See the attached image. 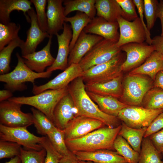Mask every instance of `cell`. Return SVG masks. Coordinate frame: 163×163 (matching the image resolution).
<instances>
[{
	"label": "cell",
	"instance_id": "6da1fadb",
	"mask_svg": "<svg viewBox=\"0 0 163 163\" xmlns=\"http://www.w3.org/2000/svg\"><path fill=\"white\" fill-rule=\"evenodd\" d=\"M68 88L74 102L75 117L82 116L95 119L101 121L110 128H115L121 125V121L117 117L102 112L90 98L82 77L72 81Z\"/></svg>",
	"mask_w": 163,
	"mask_h": 163
},
{
	"label": "cell",
	"instance_id": "7a4b0ae2",
	"mask_svg": "<svg viewBox=\"0 0 163 163\" xmlns=\"http://www.w3.org/2000/svg\"><path fill=\"white\" fill-rule=\"evenodd\" d=\"M121 124L114 128L106 126L95 130L75 139L65 140L68 149L76 152H90L101 149L114 150V142L121 128Z\"/></svg>",
	"mask_w": 163,
	"mask_h": 163
},
{
	"label": "cell",
	"instance_id": "3957f363",
	"mask_svg": "<svg viewBox=\"0 0 163 163\" xmlns=\"http://www.w3.org/2000/svg\"><path fill=\"white\" fill-rule=\"evenodd\" d=\"M16 56L18 63L14 69L8 73L0 75V81L5 83L7 89L11 92L23 91L27 88L25 82H30L34 84L36 79L48 78L51 76L52 72L46 71L39 73L32 71L25 65L18 53Z\"/></svg>",
	"mask_w": 163,
	"mask_h": 163
},
{
	"label": "cell",
	"instance_id": "277c9868",
	"mask_svg": "<svg viewBox=\"0 0 163 163\" xmlns=\"http://www.w3.org/2000/svg\"><path fill=\"white\" fill-rule=\"evenodd\" d=\"M153 83L147 75L128 74L123 78L122 95L119 100L128 106H141L145 95L153 87Z\"/></svg>",
	"mask_w": 163,
	"mask_h": 163
},
{
	"label": "cell",
	"instance_id": "5b68a950",
	"mask_svg": "<svg viewBox=\"0 0 163 163\" xmlns=\"http://www.w3.org/2000/svg\"><path fill=\"white\" fill-rule=\"evenodd\" d=\"M68 92L67 86L57 90H46L31 96L11 97L8 100L32 106L44 113L54 123V108L60 99Z\"/></svg>",
	"mask_w": 163,
	"mask_h": 163
},
{
	"label": "cell",
	"instance_id": "8992f818",
	"mask_svg": "<svg viewBox=\"0 0 163 163\" xmlns=\"http://www.w3.org/2000/svg\"><path fill=\"white\" fill-rule=\"evenodd\" d=\"M126 58L125 52L122 51L109 61L83 71L81 77L84 83L109 81L119 76L123 73L121 66Z\"/></svg>",
	"mask_w": 163,
	"mask_h": 163
},
{
	"label": "cell",
	"instance_id": "52a82bcc",
	"mask_svg": "<svg viewBox=\"0 0 163 163\" xmlns=\"http://www.w3.org/2000/svg\"><path fill=\"white\" fill-rule=\"evenodd\" d=\"M117 42L103 38L96 44L83 57L79 64L83 71L111 60L122 51Z\"/></svg>",
	"mask_w": 163,
	"mask_h": 163
},
{
	"label": "cell",
	"instance_id": "ba28073f",
	"mask_svg": "<svg viewBox=\"0 0 163 163\" xmlns=\"http://www.w3.org/2000/svg\"><path fill=\"white\" fill-rule=\"evenodd\" d=\"M162 112V109H151L142 106H129L122 109L117 117L128 126L140 129L148 127Z\"/></svg>",
	"mask_w": 163,
	"mask_h": 163
},
{
	"label": "cell",
	"instance_id": "9c48e42d",
	"mask_svg": "<svg viewBox=\"0 0 163 163\" xmlns=\"http://www.w3.org/2000/svg\"><path fill=\"white\" fill-rule=\"evenodd\" d=\"M22 105L8 100L0 102V124L11 127H27L33 124L32 113L23 112Z\"/></svg>",
	"mask_w": 163,
	"mask_h": 163
},
{
	"label": "cell",
	"instance_id": "30bf717a",
	"mask_svg": "<svg viewBox=\"0 0 163 163\" xmlns=\"http://www.w3.org/2000/svg\"><path fill=\"white\" fill-rule=\"evenodd\" d=\"M42 137L37 136L29 132L25 127H11L0 124V140L16 143L27 150L40 151Z\"/></svg>",
	"mask_w": 163,
	"mask_h": 163
},
{
	"label": "cell",
	"instance_id": "8fae6325",
	"mask_svg": "<svg viewBox=\"0 0 163 163\" xmlns=\"http://www.w3.org/2000/svg\"><path fill=\"white\" fill-rule=\"evenodd\" d=\"M120 48L126 55V59L121 66L123 72L129 71L139 66L155 51L153 45L145 42L129 43Z\"/></svg>",
	"mask_w": 163,
	"mask_h": 163
},
{
	"label": "cell",
	"instance_id": "7c38bea8",
	"mask_svg": "<svg viewBox=\"0 0 163 163\" xmlns=\"http://www.w3.org/2000/svg\"><path fill=\"white\" fill-rule=\"evenodd\" d=\"M120 29V36L117 43L118 47L131 43H142L146 40V34L140 18L128 21L122 17L117 20Z\"/></svg>",
	"mask_w": 163,
	"mask_h": 163
},
{
	"label": "cell",
	"instance_id": "4fadbf2b",
	"mask_svg": "<svg viewBox=\"0 0 163 163\" xmlns=\"http://www.w3.org/2000/svg\"><path fill=\"white\" fill-rule=\"evenodd\" d=\"M83 72L79 64H72L47 83L39 86L33 84L32 92L36 95L48 90H57L65 88L74 79L81 77Z\"/></svg>",
	"mask_w": 163,
	"mask_h": 163
},
{
	"label": "cell",
	"instance_id": "5bb4252c",
	"mask_svg": "<svg viewBox=\"0 0 163 163\" xmlns=\"http://www.w3.org/2000/svg\"><path fill=\"white\" fill-rule=\"evenodd\" d=\"M104 125L102 122L95 119L82 116L75 117L64 130L65 140L82 137Z\"/></svg>",
	"mask_w": 163,
	"mask_h": 163
},
{
	"label": "cell",
	"instance_id": "9a60e30c",
	"mask_svg": "<svg viewBox=\"0 0 163 163\" xmlns=\"http://www.w3.org/2000/svg\"><path fill=\"white\" fill-rule=\"evenodd\" d=\"M72 35L71 26L65 22L62 33L56 35L58 45L56 57L53 64L47 68L46 71L52 72L57 70L64 71L68 67L69 46Z\"/></svg>",
	"mask_w": 163,
	"mask_h": 163
},
{
	"label": "cell",
	"instance_id": "2e32d148",
	"mask_svg": "<svg viewBox=\"0 0 163 163\" xmlns=\"http://www.w3.org/2000/svg\"><path fill=\"white\" fill-rule=\"evenodd\" d=\"M30 20V27L27 32V39L21 48L22 56L36 52L38 45L46 38L50 35L43 31L37 22L36 13L32 8L27 12Z\"/></svg>",
	"mask_w": 163,
	"mask_h": 163
},
{
	"label": "cell",
	"instance_id": "e0dca14e",
	"mask_svg": "<svg viewBox=\"0 0 163 163\" xmlns=\"http://www.w3.org/2000/svg\"><path fill=\"white\" fill-rule=\"evenodd\" d=\"M117 22H109L97 16L91 19L84 28L85 33L97 35L104 39L117 42L120 33Z\"/></svg>",
	"mask_w": 163,
	"mask_h": 163
},
{
	"label": "cell",
	"instance_id": "ac0fdd59",
	"mask_svg": "<svg viewBox=\"0 0 163 163\" xmlns=\"http://www.w3.org/2000/svg\"><path fill=\"white\" fill-rule=\"evenodd\" d=\"M52 38V36H50L47 44L40 50L22 56L25 65L32 71L43 72L46 67L53 63L55 59L50 51Z\"/></svg>",
	"mask_w": 163,
	"mask_h": 163
},
{
	"label": "cell",
	"instance_id": "d6986e66",
	"mask_svg": "<svg viewBox=\"0 0 163 163\" xmlns=\"http://www.w3.org/2000/svg\"><path fill=\"white\" fill-rule=\"evenodd\" d=\"M103 38L101 36L86 33L82 31L70 52L68 66L73 63L79 64L85 54Z\"/></svg>",
	"mask_w": 163,
	"mask_h": 163
},
{
	"label": "cell",
	"instance_id": "ffe728a7",
	"mask_svg": "<svg viewBox=\"0 0 163 163\" xmlns=\"http://www.w3.org/2000/svg\"><path fill=\"white\" fill-rule=\"evenodd\" d=\"M63 0H48L46 16L48 28L47 32L50 35H56L63 28L65 23V8Z\"/></svg>",
	"mask_w": 163,
	"mask_h": 163
},
{
	"label": "cell",
	"instance_id": "44dd1931",
	"mask_svg": "<svg viewBox=\"0 0 163 163\" xmlns=\"http://www.w3.org/2000/svg\"><path fill=\"white\" fill-rule=\"evenodd\" d=\"M74 110L73 100L68 92L60 99L54 108V123L56 126L64 130L75 117Z\"/></svg>",
	"mask_w": 163,
	"mask_h": 163
},
{
	"label": "cell",
	"instance_id": "7402d4cb",
	"mask_svg": "<svg viewBox=\"0 0 163 163\" xmlns=\"http://www.w3.org/2000/svg\"><path fill=\"white\" fill-rule=\"evenodd\" d=\"M123 73L110 80L85 84L86 91L119 99L123 91Z\"/></svg>",
	"mask_w": 163,
	"mask_h": 163
},
{
	"label": "cell",
	"instance_id": "603a6c76",
	"mask_svg": "<svg viewBox=\"0 0 163 163\" xmlns=\"http://www.w3.org/2000/svg\"><path fill=\"white\" fill-rule=\"evenodd\" d=\"M73 153L79 160L91 161L94 163H128L117 152L107 149Z\"/></svg>",
	"mask_w": 163,
	"mask_h": 163
},
{
	"label": "cell",
	"instance_id": "cb8c5ba5",
	"mask_svg": "<svg viewBox=\"0 0 163 163\" xmlns=\"http://www.w3.org/2000/svg\"><path fill=\"white\" fill-rule=\"evenodd\" d=\"M163 69V55L155 51L142 65L131 70L128 74L146 75L154 81L156 74Z\"/></svg>",
	"mask_w": 163,
	"mask_h": 163
},
{
	"label": "cell",
	"instance_id": "d4e9b609",
	"mask_svg": "<svg viewBox=\"0 0 163 163\" xmlns=\"http://www.w3.org/2000/svg\"><path fill=\"white\" fill-rule=\"evenodd\" d=\"M86 92L91 100L97 104L100 109L108 115L117 117L122 109L129 106L113 97Z\"/></svg>",
	"mask_w": 163,
	"mask_h": 163
},
{
	"label": "cell",
	"instance_id": "484cf974",
	"mask_svg": "<svg viewBox=\"0 0 163 163\" xmlns=\"http://www.w3.org/2000/svg\"><path fill=\"white\" fill-rule=\"evenodd\" d=\"M31 2L28 0H0V23L6 24L10 23V15L14 10L21 11L23 12L28 21H30L26 13L31 9Z\"/></svg>",
	"mask_w": 163,
	"mask_h": 163
},
{
	"label": "cell",
	"instance_id": "4316f807",
	"mask_svg": "<svg viewBox=\"0 0 163 163\" xmlns=\"http://www.w3.org/2000/svg\"><path fill=\"white\" fill-rule=\"evenodd\" d=\"M95 7L97 16L108 21L117 22L120 17L125 19L124 13L116 0H96Z\"/></svg>",
	"mask_w": 163,
	"mask_h": 163
},
{
	"label": "cell",
	"instance_id": "83f0119b",
	"mask_svg": "<svg viewBox=\"0 0 163 163\" xmlns=\"http://www.w3.org/2000/svg\"><path fill=\"white\" fill-rule=\"evenodd\" d=\"M96 0H65L64 14L66 17L71 12L77 11L83 12L91 19L96 17L97 11L95 7Z\"/></svg>",
	"mask_w": 163,
	"mask_h": 163
},
{
	"label": "cell",
	"instance_id": "f1b7e54d",
	"mask_svg": "<svg viewBox=\"0 0 163 163\" xmlns=\"http://www.w3.org/2000/svg\"><path fill=\"white\" fill-rule=\"evenodd\" d=\"M147 128H132L121 121V127L118 135L125 139L135 150L140 153L142 140Z\"/></svg>",
	"mask_w": 163,
	"mask_h": 163
},
{
	"label": "cell",
	"instance_id": "f546056e",
	"mask_svg": "<svg viewBox=\"0 0 163 163\" xmlns=\"http://www.w3.org/2000/svg\"><path fill=\"white\" fill-rule=\"evenodd\" d=\"M91 19L85 13L77 11L75 14L71 17H65L64 21L71 24L72 35L69 48L70 51L73 47L76 41L84 28L90 22Z\"/></svg>",
	"mask_w": 163,
	"mask_h": 163
},
{
	"label": "cell",
	"instance_id": "4dcf8cb0",
	"mask_svg": "<svg viewBox=\"0 0 163 163\" xmlns=\"http://www.w3.org/2000/svg\"><path fill=\"white\" fill-rule=\"evenodd\" d=\"M162 155L149 137L143 138L138 163H163Z\"/></svg>",
	"mask_w": 163,
	"mask_h": 163
},
{
	"label": "cell",
	"instance_id": "1f68e13d",
	"mask_svg": "<svg viewBox=\"0 0 163 163\" xmlns=\"http://www.w3.org/2000/svg\"><path fill=\"white\" fill-rule=\"evenodd\" d=\"M113 146L114 150L128 163H138L139 153L135 150L121 136L117 135Z\"/></svg>",
	"mask_w": 163,
	"mask_h": 163
},
{
	"label": "cell",
	"instance_id": "d6a6232c",
	"mask_svg": "<svg viewBox=\"0 0 163 163\" xmlns=\"http://www.w3.org/2000/svg\"><path fill=\"white\" fill-rule=\"evenodd\" d=\"M34 124L37 133L46 136L56 127L54 123L44 113L33 107L31 108Z\"/></svg>",
	"mask_w": 163,
	"mask_h": 163
},
{
	"label": "cell",
	"instance_id": "836d02e7",
	"mask_svg": "<svg viewBox=\"0 0 163 163\" xmlns=\"http://www.w3.org/2000/svg\"><path fill=\"white\" fill-rule=\"evenodd\" d=\"M24 42L19 37L14 39L6 46L0 51V73L4 74L9 72L11 53L17 47L20 49Z\"/></svg>",
	"mask_w": 163,
	"mask_h": 163
},
{
	"label": "cell",
	"instance_id": "e575fe53",
	"mask_svg": "<svg viewBox=\"0 0 163 163\" xmlns=\"http://www.w3.org/2000/svg\"><path fill=\"white\" fill-rule=\"evenodd\" d=\"M141 106L148 109L163 110V89L152 88L145 95Z\"/></svg>",
	"mask_w": 163,
	"mask_h": 163
},
{
	"label": "cell",
	"instance_id": "d590c367",
	"mask_svg": "<svg viewBox=\"0 0 163 163\" xmlns=\"http://www.w3.org/2000/svg\"><path fill=\"white\" fill-rule=\"evenodd\" d=\"M21 29L19 24L10 22L5 24L0 23V51L14 39L19 37Z\"/></svg>",
	"mask_w": 163,
	"mask_h": 163
},
{
	"label": "cell",
	"instance_id": "8d00e7d4",
	"mask_svg": "<svg viewBox=\"0 0 163 163\" xmlns=\"http://www.w3.org/2000/svg\"><path fill=\"white\" fill-rule=\"evenodd\" d=\"M55 149L62 156L68 155L70 151L65 142V132L56 127L46 136Z\"/></svg>",
	"mask_w": 163,
	"mask_h": 163
},
{
	"label": "cell",
	"instance_id": "74e56055",
	"mask_svg": "<svg viewBox=\"0 0 163 163\" xmlns=\"http://www.w3.org/2000/svg\"><path fill=\"white\" fill-rule=\"evenodd\" d=\"M158 2L157 0H144V13L146 22V26L150 31L155 24L157 18L156 12Z\"/></svg>",
	"mask_w": 163,
	"mask_h": 163
},
{
	"label": "cell",
	"instance_id": "f35d334b",
	"mask_svg": "<svg viewBox=\"0 0 163 163\" xmlns=\"http://www.w3.org/2000/svg\"><path fill=\"white\" fill-rule=\"evenodd\" d=\"M46 155V151L44 148L38 151L22 148L20 157L21 163H44Z\"/></svg>",
	"mask_w": 163,
	"mask_h": 163
},
{
	"label": "cell",
	"instance_id": "ab89813d",
	"mask_svg": "<svg viewBox=\"0 0 163 163\" xmlns=\"http://www.w3.org/2000/svg\"><path fill=\"white\" fill-rule=\"evenodd\" d=\"M30 1L35 8L37 22L40 28L43 31L47 32L48 24L45 8L47 0H31Z\"/></svg>",
	"mask_w": 163,
	"mask_h": 163
},
{
	"label": "cell",
	"instance_id": "60d3db41",
	"mask_svg": "<svg viewBox=\"0 0 163 163\" xmlns=\"http://www.w3.org/2000/svg\"><path fill=\"white\" fill-rule=\"evenodd\" d=\"M22 148L16 143L0 140V159L20 156Z\"/></svg>",
	"mask_w": 163,
	"mask_h": 163
},
{
	"label": "cell",
	"instance_id": "b9f144b4",
	"mask_svg": "<svg viewBox=\"0 0 163 163\" xmlns=\"http://www.w3.org/2000/svg\"><path fill=\"white\" fill-rule=\"evenodd\" d=\"M41 144L46 151L44 163H59L63 156L54 148L47 136L42 137Z\"/></svg>",
	"mask_w": 163,
	"mask_h": 163
},
{
	"label": "cell",
	"instance_id": "7bdbcfd3",
	"mask_svg": "<svg viewBox=\"0 0 163 163\" xmlns=\"http://www.w3.org/2000/svg\"><path fill=\"white\" fill-rule=\"evenodd\" d=\"M125 15V19L132 21L138 17L133 0H116Z\"/></svg>",
	"mask_w": 163,
	"mask_h": 163
},
{
	"label": "cell",
	"instance_id": "ee69618b",
	"mask_svg": "<svg viewBox=\"0 0 163 163\" xmlns=\"http://www.w3.org/2000/svg\"><path fill=\"white\" fill-rule=\"evenodd\" d=\"M163 129V112L159 114L147 128L144 138L149 137L151 135Z\"/></svg>",
	"mask_w": 163,
	"mask_h": 163
},
{
	"label": "cell",
	"instance_id": "f6af8a7d",
	"mask_svg": "<svg viewBox=\"0 0 163 163\" xmlns=\"http://www.w3.org/2000/svg\"><path fill=\"white\" fill-rule=\"evenodd\" d=\"M133 1L137 8L139 14V18L143 26L146 34V43L149 45H152V39L151 38L150 33L144 22L143 19L144 5L143 0H133Z\"/></svg>",
	"mask_w": 163,
	"mask_h": 163
},
{
	"label": "cell",
	"instance_id": "bcb514c9",
	"mask_svg": "<svg viewBox=\"0 0 163 163\" xmlns=\"http://www.w3.org/2000/svg\"><path fill=\"white\" fill-rule=\"evenodd\" d=\"M155 147L161 154L163 149V129L149 137Z\"/></svg>",
	"mask_w": 163,
	"mask_h": 163
},
{
	"label": "cell",
	"instance_id": "7dc6e473",
	"mask_svg": "<svg viewBox=\"0 0 163 163\" xmlns=\"http://www.w3.org/2000/svg\"><path fill=\"white\" fill-rule=\"evenodd\" d=\"M152 45L155 51L163 55V35L156 36L152 39Z\"/></svg>",
	"mask_w": 163,
	"mask_h": 163
},
{
	"label": "cell",
	"instance_id": "c3c4849f",
	"mask_svg": "<svg viewBox=\"0 0 163 163\" xmlns=\"http://www.w3.org/2000/svg\"><path fill=\"white\" fill-rule=\"evenodd\" d=\"M78 161L75 155L70 151L68 155L62 156L59 163H78Z\"/></svg>",
	"mask_w": 163,
	"mask_h": 163
},
{
	"label": "cell",
	"instance_id": "681fc988",
	"mask_svg": "<svg viewBox=\"0 0 163 163\" xmlns=\"http://www.w3.org/2000/svg\"><path fill=\"white\" fill-rule=\"evenodd\" d=\"M157 18L160 20L161 25V35H163V0H160L158 3L156 12Z\"/></svg>",
	"mask_w": 163,
	"mask_h": 163
},
{
	"label": "cell",
	"instance_id": "f907efd6",
	"mask_svg": "<svg viewBox=\"0 0 163 163\" xmlns=\"http://www.w3.org/2000/svg\"><path fill=\"white\" fill-rule=\"evenodd\" d=\"M153 87H158L163 89V69L156 74L153 81Z\"/></svg>",
	"mask_w": 163,
	"mask_h": 163
},
{
	"label": "cell",
	"instance_id": "816d5d0a",
	"mask_svg": "<svg viewBox=\"0 0 163 163\" xmlns=\"http://www.w3.org/2000/svg\"><path fill=\"white\" fill-rule=\"evenodd\" d=\"M12 92L10 90H2L0 91V102L5 101L7 99L11 97L12 96Z\"/></svg>",
	"mask_w": 163,
	"mask_h": 163
},
{
	"label": "cell",
	"instance_id": "f5cc1de1",
	"mask_svg": "<svg viewBox=\"0 0 163 163\" xmlns=\"http://www.w3.org/2000/svg\"><path fill=\"white\" fill-rule=\"evenodd\" d=\"M5 163H21V160L19 156H16L11 158L9 161Z\"/></svg>",
	"mask_w": 163,
	"mask_h": 163
},
{
	"label": "cell",
	"instance_id": "db71d44e",
	"mask_svg": "<svg viewBox=\"0 0 163 163\" xmlns=\"http://www.w3.org/2000/svg\"><path fill=\"white\" fill-rule=\"evenodd\" d=\"M78 163H94L93 162L88 161H85L79 160H78Z\"/></svg>",
	"mask_w": 163,
	"mask_h": 163
},
{
	"label": "cell",
	"instance_id": "11a10c76",
	"mask_svg": "<svg viewBox=\"0 0 163 163\" xmlns=\"http://www.w3.org/2000/svg\"><path fill=\"white\" fill-rule=\"evenodd\" d=\"M161 154L163 156V149H162V151L161 152Z\"/></svg>",
	"mask_w": 163,
	"mask_h": 163
}]
</instances>
